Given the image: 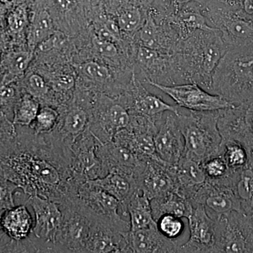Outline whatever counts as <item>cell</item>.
Instances as JSON below:
<instances>
[{"label": "cell", "mask_w": 253, "mask_h": 253, "mask_svg": "<svg viewBox=\"0 0 253 253\" xmlns=\"http://www.w3.org/2000/svg\"><path fill=\"white\" fill-rule=\"evenodd\" d=\"M168 20L181 41L186 39L199 30L210 31L214 29L208 24L207 18L203 13L202 9L186 6V5L177 14L168 18Z\"/></svg>", "instance_id": "obj_27"}, {"label": "cell", "mask_w": 253, "mask_h": 253, "mask_svg": "<svg viewBox=\"0 0 253 253\" xmlns=\"http://www.w3.org/2000/svg\"><path fill=\"white\" fill-rule=\"evenodd\" d=\"M64 221L53 253H85L94 221L71 206H62Z\"/></svg>", "instance_id": "obj_15"}, {"label": "cell", "mask_w": 253, "mask_h": 253, "mask_svg": "<svg viewBox=\"0 0 253 253\" xmlns=\"http://www.w3.org/2000/svg\"><path fill=\"white\" fill-rule=\"evenodd\" d=\"M122 214L129 216L130 231L149 227L156 223L153 216L151 200L139 190L126 203Z\"/></svg>", "instance_id": "obj_28"}, {"label": "cell", "mask_w": 253, "mask_h": 253, "mask_svg": "<svg viewBox=\"0 0 253 253\" xmlns=\"http://www.w3.org/2000/svg\"><path fill=\"white\" fill-rule=\"evenodd\" d=\"M191 202L193 206H204L208 215L214 220L232 211L242 212L241 204L233 186L231 172L221 179H207Z\"/></svg>", "instance_id": "obj_11"}, {"label": "cell", "mask_w": 253, "mask_h": 253, "mask_svg": "<svg viewBox=\"0 0 253 253\" xmlns=\"http://www.w3.org/2000/svg\"><path fill=\"white\" fill-rule=\"evenodd\" d=\"M219 155L224 158L230 171H236L246 166L249 159L248 150L235 141H221Z\"/></svg>", "instance_id": "obj_34"}, {"label": "cell", "mask_w": 253, "mask_h": 253, "mask_svg": "<svg viewBox=\"0 0 253 253\" xmlns=\"http://www.w3.org/2000/svg\"><path fill=\"white\" fill-rule=\"evenodd\" d=\"M11 44V39L6 31L0 33V61Z\"/></svg>", "instance_id": "obj_43"}, {"label": "cell", "mask_w": 253, "mask_h": 253, "mask_svg": "<svg viewBox=\"0 0 253 253\" xmlns=\"http://www.w3.org/2000/svg\"><path fill=\"white\" fill-rule=\"evenodd\" d=\"M21 191L17 185L0 174V214L16 206L15 195Z\"/></svg>", "instance_id": "obj_40"}, {"label": "cell", "mask_w": 253, "mask_h": 253, "mask_svg": "<svg viewBox=\"0 0 253 253\" xmlns=\"http://www.w3.org/2000/svg\"><path fill=\"white\" fill-rule=\"evenodd\" d=\"M176 115L184 140L183 156L200 163L219 155L221 136L217 126L219 111H194Z\"/></svg>", "instance_id": "obj_4"}, {"label": "cell", "mask_w": 253, "mask_h": 253, "mask_svg": "<svg viewBox=\"0 0 253 253\" xmlns=\"http://www.w3.org/2000/svg\"><path fill=\"white\" fill-rule=\"evenodd\" d=\"M227 49L218 30H199L179 42L173 54L184 83L211 92L213 73Z\"/></svg>", "instance_id": "obj_2"}, {"label": "cell", "mask_w": 253, "mask_h": 253, "mask_svg": "<svg viewBox=\"0 0 253 253\" xmlns=\"http://www.w3.org/2000/svg\"><path fill=\"white\" fill-rule=\"evenodd\" d=\"M1 214H0V231L2 230V229H1Z\"/></svg>", "instance_id": "obj_45"}, {"label": "cell", "mask_w": 253, "mask_h": 253, "mask_svg": "<svg viewBox=\"0 0 253 253\" xmlns=\"http://www.w3.org/2000/svg\"><path fill=\"white\" fill-rule=\"evenodd\" d=\"M151 205L155 221L165 214L187 219L194 208L189 199L177 192H173L161 199L151 200Z\"/></svg>", "instance_id": "obj_30"}, {"label": "cell", "mask_w": 253, "mask_h": 253, "mask_svg": "<svg viewBox=\"0 0 253 253\" xmlns=\"http://www.w3.org/2000/svg\"><path fill=\"white\" fill-rule=\"evenodd\" d=\"M32 13L25 0H13L10 3L6 16V31L11 43L27 45L26 36Z\"/></svg>", "instance_id": "obj_25"}, {"label": "cell", "mask_w": 253, "mask_h": 253, "mask_svg": "<svg viewBox=\"0 0 253 253\" xmlns=\"http://www.w3.org/2000/svg\"><path fill=\"white\" fill-rule=\"evenodd\" d=\"M201 164L207 179L210 180L225 177L231 172L221 155L208 158Z\"/></svg>", "instance_id": "obj_39"}, {"label": "cell", "mask_w": 253, "mask_h": 253, "mask_svg": "<svg viewBox=\"0 0 253 253\" xmlns=\"http://www.w3.org/2000/svg\"><path fill=\"white\" fill-rule=\"evenodd\" d=\"M59 119V109L49 105L42 104L30 128L36 134H48L56 129Z\"/></svg>", "instance_id": "obj_35"}, {"label": "cell", "mask_w": 253, "mask_h": 253, "mask_svg": "<svg viewBox=\"0 0 253 253\" xmlns=\"http://www.w3.org/2000/svg\"><path fill=\"white\" fill-rule=\"evenodd\" d=\"M241 0H207L209 7L220 9H238L241 7Z\"/></svg>", "instance_id": "obj_41"}, {"label": "cell", "mask_w": 253, "mask_h": 253, "mask_svg": "<svg viewBox=\"0 0 253 253\" xmlns=\"http://www.w3.org/2000/svg\"><path fill=\"white\" fill-rule=\"evenodd\" d=\"M89 181L117 199L121 203V212L132 195L139 190L134 176L121 171L111 170L103 177Z\"/></svg>", "instance_id": "obj_24"}, {"label": "cell", "mask_w": 253, "mask_h": 253, "mask_svg": "<svg viewBox=\"0 0 253 253\" xmlns=\"http://www.w3.org/2000/svg\"><path fill=\"white\" fill-rule=\"evenodd\" d=\"M33 59L34 52L27 45L11 43L0 61V84L21 80Z\"/></svg>", "instance_id": "obj_21"}, {"label": "cell", "mask_w": 253, "mask_h": 253, "mask_svg": "<svg viewBox=\"0 0 253 253\" xmlns=\"http://www.w3.org/2000/svg\"><path fill=\"white\" fill-rule=\"evenodd\" d=\"M57 31L49 11L37 8L33 11L28 27L26 41L28 49L34 52L37 46Z\"/></svg>", "instance_id": "obj_29"}, {"label": "cell", "mask_w": 253, "mask_h": 253, "mask_svg": "<svg viewBox=\"0 0 253 253\" xmlns=\"http://www.w3.org/2000/svg\"><path fill=\"white\" fill-rule=\"evenodd\" d=\"M19 81L0 84V111L11 121L15 106L23 92Z\"/></svg>", "instance_id": "obj_36"}, {"label": "cell", "mask_w": 253, "mask_h": 253, "mask_svg": "<svg viewBox=\"0 0 253 253\" xmlns=\"http://www.w3.org/2000/svg\"><path fill=\"white\" fill-rule=\"evenodd\" d=\"M138 189L150 200L161 199L176 191L175 165L161 158H148L134 174Z\"/></svg>", "instance_id": "obj_10"}, {"label": "cell", "mask_w": 253, "mask_h": 253, "mask_svg": "<svg viewBox=\"0 0 253 253\" xmlns=\"http://www.w3.org/2000/svg\"><path fill=\"white\" fill-rule=\"evenodd\" d=\"M96 153L106 174L111 170H118L134 176L139 166L147 158H141L130 150L111 140L100 142Z\"/></svg>", "instance_id": "obj_19"}, {"label": "cell", "mask_w": 253, "mask_h": 253, "mask_svg": "<svg viewBox=\"0 0 253 253\" xmlns=\"http://www.w3.org/2000/svg\"><path fill=\"white\" fill-rule=\"evenodd\" d=\"M16 126V140L0 156V174L27 197L39 196L60 205L73 199L81 183L71 171V145L54 131L36 134L29 126Z\"/></svg>", "instance_id": "obj_1"}, {"label": "cell", "mask_w": 253, "mask_h": 253, "mask_svg": "<svg viewBox=\"0 0 253 253\" xmlns=\"http://www.w3.org/2000/svg\"><path fill=\"white\" fill-rule=\"evenodd\" d=\"M211 93L234 105L253 102V40L226 50L213 73Z\"/></svg>", "instance_id": "obj_3"}, {"label": "cell", "mask_w": 253, "mask_h": 253, "mask_svg": "<svg viewBox=\"0 0 253 253\" xmlns=\"http://www.w3.org/2000/svg\"><path fill=\"white\" fill-rule=\"evenodd\" d=\"M66 205L76 208L95 221L130 230L129 221L125 220L119 214L120 201L89 180L80 184L76 196Z\"/></svg>", "instance_id": "obj_5"}, {"label": "cell", "mask_w": 253, "mask_h": 253, "mask_svg": "<svg viewBox=\"0 0 253 253\" xmlns=\"http://www.w3.org/2000/svg\"><path fill=\"white\" fill-rule=\"evenodd\" d=\"M23 91L31 94L42 104H49L51 89L42 74L30 66L24 76L19 81Z\"/></svg>", "instance_id": "obj_31"}, {"label": "cell", "mask_w": 253, "mask_h": 253, "mask_svg": "<svg viewBox=\"0 0 253 253\" xmlns=\"http://www.w3.org/2000/svg\"><path fill=\"white\" fill-rule=\"evenodd\" d=\"M1 226L10 239L22 242L31 237L34 221L26 205H20L6 210L1 214Z\"/></svg>", "instance_id": "obj_23"}, {"label": "cell", "mask_w": 253, "mask_h": 253, "mask_svg": "<svg viewBox=\"0 0 253 253\" xmlns=\"http://www.w3.org/2000/svg\"><path fill=\"white\" fill-rule=\"evenodd\" d=\"M146 84L167 94L180 109L194 111H214L234 106L219 95L209 92L195 83L170 86L153 82H148Z\"/></svg>", "instance_id": "obj_12"}, {"label": "cell", "mask_w": 253, "mask_h": 253, "mask_svg": "<svg viewBox=\"0 0 253 253\" xmlns=\"http://www.w3.org/2000/svg\"><path fill=\"white\" fill-rule=\"evenodd\" d=\"M217 126L221 141H237L253 152V102L219 110Z\"/></svg>", "instance_id": "obj_13"}, {"label": "cell", "mask_w": 253, "mask_h": 253, "mask_svg": "<svg viewBox=\"0 0 253 253\" xmlns=\"http://www.w3.org/2000/svg\"><path fill=\"white\" fill-rule=\"evenodd\" d=\"M215 221V253H253V221L251 217L232 211Z\"/></svg>", "instance_id": "obj_8"}, {"label": "cell", "mask_w": 253, "mask_h": 253, "mask_svg": "<svg viewBox=\"0 0 253 253\" xmlns=\"http://www.w3.org/2000/svg\"><path fill=\"white\" fill-rule=\"evenodd\" d=\"M158 230L171 240H176L182 234L184 229V224L181 218L165 214L156 220Z\"/></svg>", "instance_id": "obj_37"}, {"label": "cell", "mask_w": 253, "mask_h": 253, "mask_svg": "<svg viewBox=\"0 0 253 253\" xmlns=\"http://www.w3.org/2000/svg\"><path fill=\"white\" fill-rule=\"evenodd\" d=\"M163 115L154 135L156 154L165 162L176 165L184 151V140L174 113Z\"/></svg>", "instance_id": "obj_18"}, {"label": "cell", "mask_w": 253, "mask_h": 253, "mask_svg": "<svg viewBox=\"0 0 253 253\" xmlns=\"http://www.w3.org/2000/svg\"><path fill=\"white\" fill-rule=\"evenodd\" d=\"M146 16L140 8L134 5H126L118 10L116 18L123 37L132 40L144 24Z\"/></svg>", "instance_id": "obj_32"}, {"label": "cell", "mask_w": 253, "mask_h": 253, "mask_svg": "<svg viewBox=\"0 0 253 253\" xmlns=\"http://www.w3.org/2000/svg\"><path fill=\"white\" fill-rule=\"evenodd\" d=\"M129 121L130 113L117 98L94 93L89 129L101 143L112 140L116 133L128 126Z\"/></svg>", "instance_id": "obj_7"}, {"label": "cell", "mask_w": 253, "mask_h": 253, "mask_svg": "<svg viewBox=\"0 0 253 253\" xmlns=\"http://www.w3.org/2000/svg\"><path fill=\"white\" fill-rule=\"evenodd\" d=\"M100 142L88 129L71 145V171L78 182L94 180L106 175L96 153Z\"/></svg>", "instance_id": "obj_14"}, {"label": "cell", "mask_w": 253, "mask_h": 253, "mask_svg": "<svg viewBox=\"0 0 253 253\" xmlns=\"http://www.w3.org/2000/svg\"><path fill=\"white\" fill-rule=\"evenodd\" d=\"M187 219L189 239L185 244L179 246L178 253H215L216 221L208 215L204 206H194Z\"/></svg>", "instance_id": "obj_16"}, {"label": "cell", "mask_w": 253, "mask_h": 253, "mask_svg": "<svg viewBox=\"0 0 253 253\" xmlns=\"http://www.w3.org/2000/svg\"><path fill=\"white\" fill-rule=\"evenodd\" d=\"M10 3V1H0V33L6 31V16Z\"/></svg>", "instance_id": "obj_42"}, {"label": "cell", "mask_w": 253, "mask_h": 253, "mask_svg": "<svg viewBox=\"0 0 253 253\" xmlns=\"http://www.w3.org/2000/svg\"><path fill=\"white\" fill-rule=\"evenodd\" d=\"M16 126L4 113L0 111V156L11 148L16 140Z\"/></svg>", "instance_id": "obj_38"}, {"label": "cell", "mask_w": 253, "mask_h": 253, "mask_svg": "<svg viewBox=\"0 0 253 253\" xmlns=\"http://www.w3.org/2000/svg\"><path fill=\"white\" fill-rule=\"evenodd\" d=\"M128 243L131 253H178L176 240L166 237L158 230L156 223L144 229L129 231Z\"/></svg>", "instance_id": "obj_20"}, {"label": "cell", "mask_w": 253, "mask_h": 253, "mask_svg": "<svg viewBox=\"0 0 253 253\" xmlns=\"http://www.w3.org/2000/svg\"><path fill=\"white\" fill-rule=\"evenodd\" d=\"M249 154L246 166L239 170L232 171L231 178L242 212L253 221V152Z\"/></svg>", "instance_id": "obj_26"}, {"label": "cell", "mask_w": 253, "mask_h": 253, "mask_svg": "<svg viewBox=\"0 0 253 253\" xmlns=\"http://www.w3.org/2000/svg\"><path fill=\"white\" fill-rule=\"evenodd\" d=\"M176 191L190 201L207 181L201 163L183 156L175 165Z\"/></svg>", "instance_id": "obj_22"}, {"label": "cell", "mask_w": 253, "mask_h": 253, "mask_svg": "<svg viewBox=\"0 0 253 253\" xmlns=\"http://www.w3.org/2000/svg\"><path fill=\"white\" fill-rule=\"evenodd\" d=\"M26 204L34 211L33 237L30 238L37 253H53L55 241L64 221L61 205L39 196L27 197Z\"/></svg>", "instance_id": "obj_6"}, {"label": "cell", "mask_w": 253, "mask_h": 253, "mask_svg": "<svg viewBox=\"0 0 253 253\" xmlns=\"http://www.w3.org/2000/svg\"><path fill=\"white\" fill-rule=\"evenodd\" d=\"M39 100L23 91L14 111L12 122L16 126H31L41 109Z\"/></svg>", "instance_id": "obj_33"}, {"label": "cell", "mask_w": 253, "mask_h": 253, "mask_svg": "<svg viewBox=\"0 0 253 253\" xmlns=\"http://www.w3.org/2000/svg\"><path fill=\"white\" fill-rule=\"evenodd\" d=\"M211 27L220 32L227 49L253 40V16L242 9H202Z\"/></svg>", "instance_id": "obj_9"}, {"label": "cell", "mask_w": 253, "mask_h": 253, "mask_svg": "<svg viewBox=\"0 0 253 253\" xmlns=\"http://www.w3.org/2000/svg\"><path fill=\"white\" fill-rule=\"evenodd\" d=\"M241 7L245 13L253 16V0H241Z\"/></svg>", "instance_id": "obj_44"}, {"label": "cell", "mask_w": 253, "mask_h": 253, "mask_svg": "<svg viewBox=\"0 0 253 253\" xmlns=\"http://www.w3.org/2000/svg\"><path fill=\"white\" fill-rule=\"evenodd\" d=\"M118 99L128 109L130 114H139L149 118H158L165 113H179L176 105L168 104L157 95L149 92L134 75L133 84Z\"/></svg>", "instance_id": "obj_17"}]
</instances>
